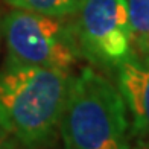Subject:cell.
<instances>
[{
	"label": "cell",
	"instance_id": "1",
	"mask_svg": "<svg viewBox=\"0 0 149 149\" xmlns=\"http://www.w3.org/2000/svg\"><path fill=\"white\" fill-rule=\"evenodd\" d=\"M72 81L70 72L6 59L0 69V123L24 149L55 146Z\"/></svg>",
	"mask_w": 149,
	"mask_h": 149
},
{
	"label": "cell",
	"instance_id": "2",
	"mask_svg": "<svg viewBox=\"0 0 149 149\" xmlns=\"http://www.w3.org/2000/svg\"><path fill=\"white\" fill-rule=\"evenodd\" d=\"M63 149H131V125L125 100L94 67L73 76L59 122Z\"/></svg>",
	"mask_w": 149,
	"mask_h": 149
},
{
	"label": "cell",
	"instance_id": "3",
	"mask_svg": "<svg viewBox=\"0 0 149 149\" xmlns=\"http://www.w3.org/2000/svg\"><path fill=\"white\" fill-rule=\"evenodd\" d=\"M6 59L72 72L84 59L72 20L33 11L12 9L3 17Z\"/></svg>",
	"mask_w": 149,
	"mask_h": 149
},
{
	"label": "cell",
	"instance_id": "4",
	"mask_svg": "<svg viewBox=\"0 0 149 149\" xmlns=\"http://www.w3.org/2000/svg\"><path fill=\"white\" fill-rule=\"evenodd\" d=\"M72 24L84 59L114 70L132 55L126 0H81Z\"/></svg>",
	"mask_w": 149,
	"mask_h": 149
},
{
	"label": "cell",
	"instance_id": "5",
	"mask_svg": "<svg viewBox=\"0 0 149 149\" xmlns=\"http://www.w3.org/2000/svg\"><path fill=\"white\" fill-rule=\"evenodd\" d=\"M116 79L131 116V139L149 145V61L132 53L117 65Z\"/></svg>",
	"mask_w": 149,
	"mask_h": 149
},
{
	"label": "cell",
	"instance_id": "6",
	"mask_svg": "<svg viewBox=\"0 0 149 149\" xmlns=\"http://www.w3.org/2000/svg\"><path fill=\"white\" fill-rule=\"evenodd\" d=\"M132 52L149 61V0H126Z\"/></svg>",
	"mask_w": 149,
	"mask_h": 149
},
{
	"label": "cell",
	"instance_id": "7",
	"mask_svg": "<svg viewBox=\"0 0 149 149\" xmlns=\"http://www.w3.org/2000/svg\"><path fill=\"white\" fill-rule=\"evenodd\" d=\"M15 9L33 11L53 17H70L76 12L81 0H3Z\"/></svg>",
	"mask_w": 149,
	"mask_h": 149
},
{
	"label": "cell",
	"instance_id": "8",
	"mask_svg": "<svg viewBox=\"0 0 149 149\" xmlns=\"http://www.w3.org/2000/svg\"><path fill=\"white\" fill-rule=\"evenodd\" d=\"M0 149H24L0 123Z\"/></svg>",
	"mask_w": 149,
	"mask_h": 149
},
{
	"label": "cell",
	"instance_id": "9",
	"mask_svg": "<svg viewBox=\"0 0 149 149\" xmlns=\"http://www.w3.org/2000/svg\"><path fill=\"white\" fill-rule=\"evenodd\" d=\"M3 17L5 14H3L2 8H0V40H2V31H3Z\"/></svg>",
	"mask_w": 149,
	"mask_h": 149
},
{
	"label": "cell",
	"instance_id": "10",
	"mask_svg": "<svg viewBox=\"0 0 149 149\" xmlns=\"http://www.w3.org/2000/svg\"><path fill=\"white\" fill-rule=\"evenodd\" d=\"M132 149H149V145H140V143H135V146Z\"/></svg>",
	"mask_w": 149,
	"mask_h": 149
}]
</instances>
